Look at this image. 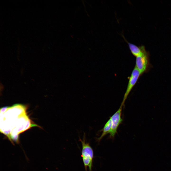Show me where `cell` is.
Here are the masks:
<instances>
[{"instance_id": "5b68a950", "label": "cell", "mask_w": 171, "mask_h": 171, "mask_svg": "<svg viewBox=\"0 0 171 171\" xmlns=\"http://www.w3.org/2000/svg\"><path fill=\"white\" fill-rule=\"evenodd\" d=\"M130 50L132 54L137 57L142 53L143 50L145 48L144 46H142L139 47L128 42Z\"/></svg>"}, {"instance_id": "6da1fadb", "label": "cell", "mask_w": 171, "mask_h": 171, "mask_svg": "<svg viewBox=\"0 0 171 171\" xmlns=\"http://www.w3.org/2000/svg\"><path fill=\"white\" fill-rule=\"evenodd\" d=\"M79 140L82 144V151L81 156L84 164L86 171H87L88 167L89 171H92L93 160V152L92 149L90 145L89 142L86 141L85 133H84L82 139L80 137Z\"/></svg>"}, {"instance_id": "7a4b0ae2", "label": "cell", "mask_w": 171, "mask_h": 171, "mask_svg": "<svg viewBox=\"0 0 171 171\" xmlns=\"http://www.w3.org/2000/svg\"><path fill=\"white\" fill-rule=\"evenodd\" d=\"M148 53L143 49L141 54L136 57L135 66L141 74L146 71L148 64Z\"/></svg>"}, {"instance_id": "277c9868", "label": "cell", "mask_w": 171, "mask_h": 171, "mask_svg": "<svg viewBox=\"0 0 171 171\" xmlns=\"http://www.w3.org/2000/svg\"><path fill=\"white\" fill-rule=\"evenodd\" d=\"M141 74L135 66L129 78L126 91L121 105H123L129 94L137 82Z\"/></svg>"}, {"instance_id": "8992f818", "label": "cell", "mask_w": 171, "mask_h": 171, "mask_svg": "<svg viewBox=\"0 0 171 171\" xmlns=\"http://www.w3.org/2000/svg\"><path fill=\"white\" fill-rule=\"evenodd\" d=\"M112 124L111 120L110 118L105 125L103 129V132L101 136L97 139V140L98 142L100 141L105 135L109 133L111 128Z\"/></svg>"}, {"instance_id": "3957f363", "label": "cell", "mask_w": 171, "mask_h": 171, "mask_svg": "<svg viewBox=\"0 0 171 171\" xmlns=\"http://www.w3.org/2000/svg\"><path fill=\"white\" fill-rule=\"evenodd\" d=\"M122 106L121 105L118 110L110 117L112 124L111 128L109 133L111 137L114 138L117 133L118 127L122 121L123 119L121 117Z\"/></svg>"}]
</instances>
